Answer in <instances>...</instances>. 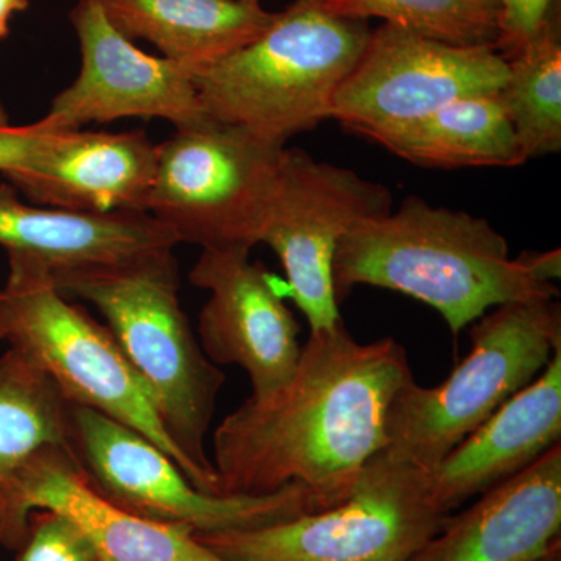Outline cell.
<instances>
[{"label": "cell", "mask_w": 561, "mask_h": 561, "mask_svg": "<svg viewBox=\"0 0 561 561\" xmlns=\"http://www.w3.org/2000/svg\"><path fill=\"white\" fill-rule=\"evenodd\" d=\"M158 146L142 131H51L28 168L7 176L33 205L83 214L147 213Z\"/></svg>", "instance_id": "obj_15"}, {"label": "cell", "mask_w": 561, "mask_h": 561, "mask_svg": "<svg viewBox=\"0 0 561 561\" xmlns=\"http://www.w3.org/2000/svg\"><path fill=\"white\" fill-rule=\"evenodd\" d=\"M179 243L171 228L150 214H83L28 205L11 184L0 183V247L50 271L108 264Z\"/></svg>", "instance_id": "obj_18"}, {"label": "cell", "mask_w": 561, "mask_h": 561, "mask_svg": "<svg viewBox=\"0 0 561 561\" xmlns=\"http://www.w3.org/2000/svg\"><path fill=\"white\" fill-rule=\"evenodd\" d=\"M553 0H497L500 43L497 49L516 51L552 14Z\"/></svg>", "instance_id": "obj_26"}, {"label": "cell", "mask_w": 561, "mask_h": 561, "mask_svg": "<svg viewBox=\"0 0 561 561\" xmlns=\"http://www.w3.org/2000/svg\"><path fill=\"white\" fill-rule=\"evenodd\" d=\"M507 77L496 47L454 46L386 22L335 91L331 117L368 138L461 98L500 92Z\"/></svg>", "instance_id": "obj_11"}, {"label": "cell", "mask_w": 561, "mask_h": 561, "mask_svg": "<svg viewBox=\"0 0 561 561\" xmlns=\"http://www.w3.org/2000/svg\"><path fill=\"white\" fill-rule=\"evenodd\" d=\"M43 119L27 125H13L0 102V173L3 176L24 171L50 135Z\"/></svg>", "instance_id": "obj_25"}, {"label": "cell", "mask_w": 561, "mask_h": 561, "mask_svg": "<svg viewBox=\"0 0 561 561\" xmlns=\"http://www.w3.org/2000/svg\"><path fill=\"white\" fill-rule=\"evenodd\" d=\"M47 449L76 456L72 404L38 365L9 350L0 356V486Z\"/></svg>", "instance_id": "obj_21"}, {"label": "cell", "mask_w": 561, "mask_h": 561, "mask_svg": "<svg viewBox=\"0 0 561 561\" xmlns=\"http://www.w3.org/2000/svg\"><path fill=\"white\" fill-rule=\"evenodd\" d=\"M508 61L500 99L524 162L561 150V43L559 22L545 25Z\"/></svg>", "instance_id": "obj_22"}, {"label": "cell", "mask_w": 561, "mask_h": 561, "mask_svg": "<svg viewBox=\"0 0 561 561\" xmlns=\"http://www.w3.org/2000/svg\"><path fill=\"white\" fill-rule=\"evenodd\" d=\"M471 351L440 386L405 383L387 412L386 451L432 470L529 386L561 350L557 300L508 302L472 323Z\"/></svg>", "instance_id": "obj_5"}, {"label": "cell", "mask_w": 561, "mask_h": 561, "mask_svg": "<svg viewBox=\"0 0 561 561\" xmlns=\"http://www.w3.org/2000/svg\"><path fill=\"white\" fill-rule=\"evenodd\" d=\"M127 38L149 41L197 73L242 49L275 21L260 0H99Z\"/></svg>", "instance_id": "obj_19"}, {"label": "cell", "mask_w": 561, "mask_h": 561, "mask_svg": "<svg viewBox=\"0 0 561 561\" xmlns=\"http://www.w3.org/2000/svg\"><path fill=\"white\" fill-rule=\"evenodd\" d=\"M73 446L88 485L103 500L151 522L195 534L260 529L327 511L311 490L291 483L275 493L213 496L131 427L72 405Z\"/></svg>", "instance_id": "obj_9"}, {"label": "cell", "mask_w": 561, "mask_h": 561, "mask_svg": "<svg viewBox=\"0 0 561 561\" xmlns=\"http://www.w3.org/2000/svg\"><path fill=\"white\" fill-rule=\"evenodd\" d=\"M70 20L80 43L81 69L41 117L50 130H80L124 117H157L176 130L209 121L194 72L138 49L114 27L99 0H80Z\"/></svg>", "instance_id": "obj_12"}, {"label": "cell", "mask_w": 561, "mask_h": 561, "mask_svg": "<svg viewBox=\"0 0 561 561\" xmlns=\"http://www.w3.org/2000/svg\"><path fill=\"white\" fill-rule=\"evenodd\" d=\"M68 298L91 302L146 382L169 438L190 465L191 482L225 496L206 437L225 373L203 353L180 300L173 249L108 264L51 271Z\"/></svg>", "instance_id": "obj_3"}, {"label": "cell", "mask_w": 561, "mask_h": 561, "mask_svg": "<svg viewBox=\"0 0 561 561\" xmlns=\"http://www.w3.org/2000/svg\"><path fill=\"white\" fill-rule=\"evenodd\" d=\"M561 443V350L545 370L430 470L445 513L508 481Z\"/></svg>", "instance_id": "obj_17"}, {"label": "cell", "mask_w": 561, "mask_h": 561, "mask_svg": "<svg viewBox=\"0 0 561 561\" xmlns=\"http://www.w3.org/2000/svg\"><path fill=\"white\" fill-rule=\"evenodd\" d=\"M286 146L209 119L158 146L147 214L202 249L261 243Z\"/></svg>", "instance_id": "obj_8"}, {"label": "cell", "mask_w": 561, "mask_h": 561, "mask_svg": "<svg viewBox=\"0 0 561 561\" xmlns=\"http://www.w3.org/2000/svg\"><path fill=\"white\" fill-rule=\"evenodd\" d=\"M530 561H561V541L553 545L548 552Z\"/></svg>", "instance_id": "obj_29"}, {"label": "cell", "mask_w": 561, "mask_h": 561, "mask_svg": "<svg viewBox=\"0 0 561 561\" xmlns=\"http://www.w3.org/2000/svg\"><path fill=\"white\" fill-rule=\"evenodd\" d=\"M561 541V443L481 494L409 561H530Z\"/></svg>", "instance_id": "obj_16"}, {"label": "cell", "mask_w": 561, "mask_h": 561, "mask_svg": "<svg viewBox=\"0 0 561 561\" xmlns=\"http://www.w3.org/2000/svg\"><path fill=\"white\" fill-rule=\"evenodd\" d=\"M483 2L489 3V5L497 10V0H483Z\"/></svg>", "instance_id": "obj_30"}, {"label": "cell", "mask_w": 561, "mask_h": 561, "mask_svg": "<svg viewBox=\"0 0 561 561\" xmlns=\"http://www.w3.org/2000/svg\"><path fill=\"white\" fill-rule=\"evenodd\" d=\"M35 508L68 516L101 561H224L187 527L151 522L111 504L88 485L79 460L47 449L0 486L3 548L18 551Z\"/></svg>", "instance_id": "obj_14"}, {"label": "cell", "mask_w": 561, "mask_h": 561, "mask_svg": "<svg viewBox=\"0 0 561 561\" xmlns=\"http://www.w3.org/2000/svg\"><path fill=\"white\" fill-rule=\"evenodd\" d=\"M394 157L435 169L515 168L522 150L500 92L468 95L411 124L368 136Z\"/></svg>", "instance_id": "obj_20"}, {"label": "cell", "mask_w": 561, "mask_h": 561, "mask_svg": "<svg viewBox=\"0 0 561 561\" xmlns=\"http://www.w3.org/2000/svg\"><path fill=\"white\" fill-rule=\"evenodd\" d=\"M309 2H320V0H309Z\"/></svg>", "instance_id": "obj_32"}, {"label": "cell", "mask_w": 561, "mask_h": 561, "mask_svg": "<svg viewBox=\"0 0 561 561\" xmlns=\"http://www.w3.org/2000/svg\"><path fill=\"white\" fill-rule=\"evenodd\" d=\"M251 249H203L190 273L209 300L198 317V342L217 367L236 365L249 376L251 397L262 398L289 381L300 359V324L273 287Z\"/></svg>", "instance_id": "obj_13"}, {"label": "cell", "mask_w": 561, "mask_h": 561, "mask_svg": "<svg viewBox=\"0 0 561 561\" xmlns=\"http://www.w3.org/2000/svg\"><path fill=\"white\" fill-rule=\"evenodd\" d=\"M413 381L393 337L357 342L343 321L312 331L289 381L245 401L214 431L221 493H275L291 483L324 507L348 500L362 471L386 449L391 401Z\"/></svg>", "instance_id": "obj_1"}, {"label": "cell", "mask_w": 561, "mask_h": 561, "mask_svg": "<svg viewBox=\"0 0 561 561\" xmlns=\"http://www.w3.org/2000/svg\"><path fill=\"white\" fill-rule=\"evenodd\" d=\"M370 31L297 0L242 49L194 73L209 119L286 144L331 119L335 91L359 62Z\"/></svg>", "instance_id": "obj_4"}, {"label": "cell", "mask_w": 561, "mask_h": 561, "mask_svg": "<svg viewBox=\"0 0 561 561\" xmlns=\"http://www.w3.org/2000/svg\"><path fill=\"white\" fill-rule=\"evenodd\" d=\"M14 561H101L90 538L61 513L35 508Z\"/></svg>", "instance_id": "obj_24"}, {"label": "cell", "mask_w": 561, "mask_h": 561, "mask_svg": "<svg viewBox=\"0 0 561 561\" xmlns=\"http://www.w3.org/2000/svg\"><path fill=\"white\" fill-rule=\"evenodd\" d=\"M321 9L343 20L381 18L426 38L454 46L500 43L497 10L483 0H320Z\"/></svg>", "instance_id": "obj_23"}, {"label": "cell", "mask_w": 561, "mask_h": 561, "mask_svg": "<svg viewBox=\"0 0 561 561\" xmlns=\"http://www.w3.org/2000/svg\"><path fill=\"white\" fill-rule=\"evenodd\" d=\"M430 471L373 457L348 500L260 529L195 534L224 561H409L445 526Z\"/></svg>", "instance_id": "obj_7"}, {"label": "cell", "mask_w": 561, "mask_h": 561, "mask_svg": "<svg viewBox=\"0 0 561 561\" xmlns=\"http://www.w3.org/2000/svg\"><path fill=\"white\" fill-rule=\"evenodd\" d=\"M522 262L523 267L540 283L556 284L561 276V251L559 249L545 251H524L522 256L516 257Z\"/></svg>", "instance_id": "obj_27"}, {"label": "cell", "mask_w": 561, "mask_h": 561, "mask_svg": "<svg viewBox=\"0 0 561 561\" xmlns=\"http://www.w3.org/2000/svg\"><path fill=\"white\" fill-rule=\"evenodd\" d=\"M7 254L0 342L38 365L70 404L101 412L144 435L191 481L190 465L169 438L146 382L110 328L58 289L49 265Z\"/></svg>", "instance_id": "obj_6"}, {"label": "cell", "mask_w": 561, "mask_h": 561, "mask_svg": "<svg viewBox=\"0 0 561 561\" xmlns=\"http://www.w3.org/2000/svg\"><path fill=\"white\" fill-rule=\"evenodd\" d=\"M332 279L337 301L353 287L373 286L424 302L456 337L497 306L560 295L512 260L507 239L489 220L420 197L356 225L335 250Z\"/></svg>", "instance_id": "obj_2"}, {"label": "cell", "mask_w": 561, "mask_h": 561, "mask_svg": "<svg viewBox=\"0 0 561 561\" xmlns=\"http://www.w3.org/2000/svg\"><path fill=\"white\" fill-rule=\"evenodd\" d=\"M31 0H0V38L9 35V24L14 13H20L28 7Z\"/></svg>", "instance_id": "obj_28"}, {"label": "cell", "mask_w": 561, "mask_h": 561, "mask_svg": "<svg viewBox=\"0 0 561 561\" xmlns=\"http://www.w3.org/2000/svg\"><path fill=\"white\" fill-rule=\"evenodd\" d=\"M393 210V195L381 183L351 169L284 149L278 190L261 243L275 251L289 280L291 298L312 331L341 323L332 264L339 243L360 221Z\"/></svg>", "instance_id": "obj_10"}, {"label": "cell", "mask_w": 561, "mask_h": 561, "mask_svg": "<svg viewBox=\"0 0 561 561\" xmlns=\"http://www.w3.org/2000/svg\"><path fill=\"white\" fill-rule=\"evenodd\" d=\"M3 548V545H2V518H0V549Z\"/></svg>", "instance_id": "obj_31"}]
</instances>
